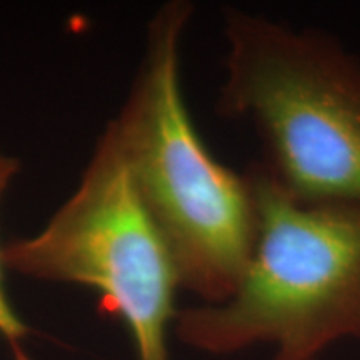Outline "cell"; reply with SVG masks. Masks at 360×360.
<instances>
[{"label": "cell", "instance_id": "cell-6", "mask_svg": "<svg viewBox=\"0 0 360 360\" xmlns=\"http://www.w3.org/2000/svg\"><path fill=\"white\" fill-rule=\"evenodd\" d=\"M13 360H30V357H29V355H27V352H24V354H20L19 357H15Z\"/></svg>", "mask_w": 360, "mask_h": 360}, {"label": "cell", "instance_id": "cell-2", "mask_svg": "<svg viewBox=\"0 0 360 360\" xmlns=\"http://www.w3.org/2000/svg\"><path fill=\"white\" fill-rule=\"evenodd\" d=\"M257 237L237 289L182 309L177 339L209 355L272 349V360H319L360 340V207L295 199L264 164L245 174Z\"/></svg>", "mask_w": 360, "mask_h": 360}, {"label": "cell", "instance_id": "cell-4", "mask_svg": "<svg viewBox=\"0 0 360 360\" xmlns=\"http://www.w3.org/2000/svg\"><path fill=\"white\" fill-rule=\"evenodd\" d=\"M6 270L74 283L127 328L137 360H169L180 289L172 255L105 127L77 188L37 233L2 245Z\"/></svg>", "mask_w": 360, "mask_h": 360}, {"label": "cell", "instance_id": "cell-1", "mask_svg": "<svg viewBox=\"0 0 360 360\" xmlns=\"http://www.w3.org/2000/svg\"><path fill=\"white\" fill-rule=\"evenodd\" d=\"M192 12L186 0L157 8L129 96L107 127L169 247L180 289L220 304L249 264L257 212L247 175L207 150L184 98L180 47Z\"/></svg>", "mask_w": 360, "mask_h": 360}, {"label": "cell", "instance_id": "cell-3", "mask_svg": "<svg viewBox=\"0 0 360 360\" xmlns=\"http://www.w3.org/2000/svg\"><path fill=\"white\" fill-rule=\"evenodd\" d=\"M224 37L219 114L252 122L295 199L360 207V58L334 35L236 7Z\"/></svg>", "mask_w": 360, "mask_h": 360}, {"label": "cell", "instance_id": "cell-5", "mask_svg": "<svg viewBox=\"0 0 360 360\" xmlns=\"http://www.w3.org/2000/svg\"><path fill=\"white\" fill-rule=\"evenodd\" d=\"M19 160L15 157L6 154L0 148V204H2L4 197H6L8 187H11L15 175L19 174ZM4 270H6V267L2 264V245H0V337L8 345V349L12 350L13 359H15L25 352L24 347H22V342L29 334V328L20 321L19 314H17L11 299H8L6 282H4Z\"/></svg>", "mask_w": 360, "mask_h": 360}]
</instances>
